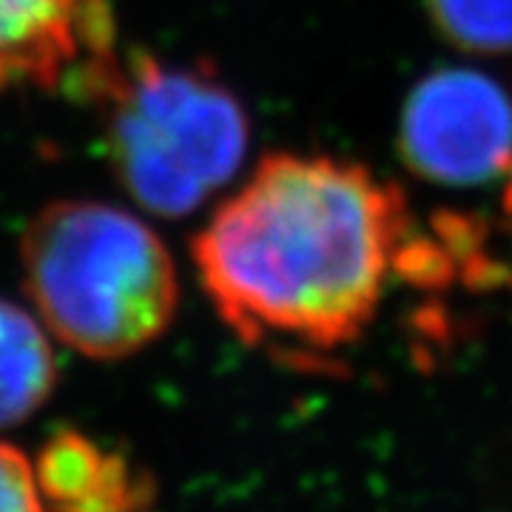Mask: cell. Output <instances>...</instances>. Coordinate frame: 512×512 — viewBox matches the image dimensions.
Returning <instances> with one entry per match:
<instances>
[{
  "label": "cell",
  "instance_id": "277c9868",
  "mask_svg": "<svg viewBox=\"0 0 512 512\" xmlns=\"http://www.w3.org/2000/svg\"><path fill=\"white\" fill-rule=\"evenodd\" d=\"M399 154L427 183L473 188L512 174V97L473 69H441L413 86Z\"/></svg>",
  "mask_w": 512,
  "mask_h": 512
},
{
  "label": "cell",
  "instance_id": "30bf717a",
  "mask_svg": "<svg viewBox=\"0 0 512 512\" xmlns=\"http://www.w3.org/2000/svg\"><path fill=\"white\" fill-rule=\"evenodd\" d=\"M504 217H507V228H510V242H512V174L507 180V197H504Z\"/></svg>",
  "mask_w": 512,
  "mask_h": 512
},
{
  "label": "cell",
  "instance_id": "5b68a950",
  "mask_svg": "<svg viewBox=\"0 0 512 512\" xmlns=\"http://www.w3.org/2000/svg\"><path fill=\"white\" fill-rule=\"evenodd\" d=\"M114 63L109 0H0V92L94 97Z\"/></svg>",
  "mask_w": 512,
  "mask_h": 512
},
{
  "label": "cell",
  "instance_id": "ba28073f",
  "mask_svg": "<svg viewBox=\"0 0 512 512\" xmlns=\"http://www.w3.org/2000/svg\"><path fill=\"white\" fill-rule=\"evenodd\" d=\"M427 12L439 35L461 52H512V0H427Z\"/></svg>",
  "mask_w": 512,
  "mask_h": 512
},
{
  "label": "cell",
  "instance_id": "7a4b0ae2",
  "mask_svg": "<svg viewBox=\"0 0 512 512\" xmlns=\"http://www.w3.org/2000/svg\"><path fill=\"white\" fill-rule=\"evenodd\" d=\"M32 305L89 359L148 348L177 311L174 259L146 222L103 202L46 205L23 234Z\"/></svg>",
  "mask_w": 512,
  "mask_h": 512
},
{
  "label": "cell",
  "instance_id": "3957f363",
  "mask_svg": "<svg viewBox=\"0 0 512 512\" xmlns=\"http://www.w3.org/2000/svg\"><path fill=\"white\" fill-rule=\"evenodd\" d=\"M94 97L106 111L117 180L157 217L197 211L245 160L248 114L202 66L131 55L111 66Z\"/></svg>",
  "mask_w": 512,
  "mask_h": 512
},
{
  "label": "cell",
  "instance_id": "52a82bcc",
  "mask_svg": "<svg viewBox=\"0 0 512 512\" xmlns=\"http://www.w3.org/2000/svg\"><path fill=\"white\" fill-rule=\"evenodd\" d=\"M55 379V353L35 316L0 299V427L35 416Z\"/></svg>",
  "mask_w": 512,
  "mask_h": 512
},
{
  "label": "cell",
  "instance_id": "9c48e42d",
  "mask_svg": "<svg viewBox=\"0 0 512 512\" xmlns=\"http://www.w3.org/2000/svg\"><path fill=\"white\" fill-rule=\"evenodd\" d=\"M0 512H46L35 464L9 444H0Z\"/></svg>",
  "mask_w": 512,
  "mask_h": 512
},
{
  "label": "cell",
  "instance_id": "8992f818",
  "mask_svg": "<svg viewBox=\"0 0 512 512\" xmlns=\"http://www.w3.org/2000/svg\"><path fill=\"white\" fill-rule=\"evenodd\" d=\"M35 476L46 512H148V490L126 458L77 430L46 441Z\"/></svg>",
  "mask_w": 512,
  "mask_h": 512
},
{
  "label": "cell",
  "instance_id": "6da1fadb",
  "mask_svg": "<svg viewBox=\"0 0 512 512\" xmlns=\"http://www.w3.org/2000/svg\"><path fill=\"white\" fill-rule=\"evenodd\" d=\"M410 217L365 165L274 154L194 239V265L248 345L322 356L365 333L393 276L416 274L424 237Z\"/></svg>",
  "mask_w": 512,
  "mask_h": 512
}]
</instances>
